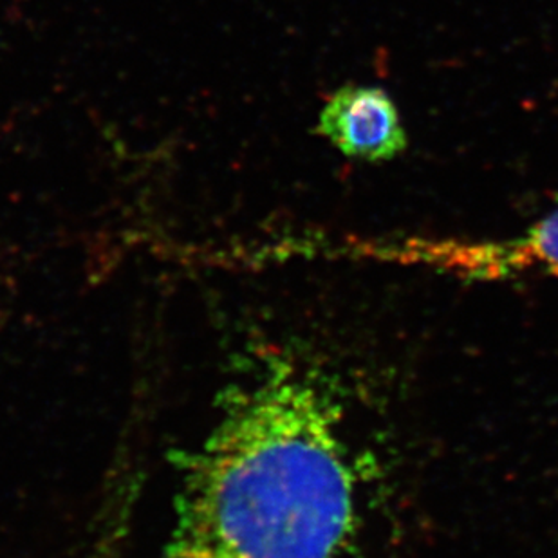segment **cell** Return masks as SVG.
Masks as SVG:
<instances>
[{
	"label": "cell",
	"instance_id": "obj_1",
	"mask_svg": "<svg viewBox=\"0 0 558 558\" xmlns=\"http://www.w3.org/2000/svg\"><path fill=\"white\" fill-rule=\"evenodd\" d=\"M163 558H345L359 526L340 411L280 356L230 385L186 458Z\"/></svg>",
	"mask_w": 558,
	"mask_h": 558
},
{
	"label": "cell",
	"instance_id": "obj_2",
	"mask_svg": "<svg viewBox=\"0 0 558 558\" xmlns=\"http://www.w3.org/2000/svg\"><path fill=\"white\" fill-rule=\"evenodd\" d=\"M349 257L374 263L417 266L463 280L558 279V208L515 238L490 241L464 239H359L345 244Z\"/></svg>",
	"mask_w": 558,
	"mask_h": 558
},
{
	"label": "cell",
	"instance_id": "obj_3",
	"mask_svg": "<svg viewBox=\"0 0 558 558\" xmlns=\"http://www.w3.org/2000/svg\"><path fill=\"white\" fill-rule=\"evenodd\" d=\"M318 132L345 156L387 161L407 148L405 129L390 96L378 87L348 85L322 109Z\"/></svg>",
	"mask_w": 558,
	"mask_h": 558
},
{
	"label": "cell",
	"instance_id": "obj_4",
	"mask_svg": "<svg viewBox=\"0 0 558 558\" xmlns=\"http://www.w3.org/2000/svg\"><path fill=\"white\" fill-rule=\"evenodd\" d=\"M118 532H120V530H118L117 522H114V526L109 530L107 537L101 538L100 548H98V554H96L95 558H114V551H117L118 548Z\"/></svg>",
	"mask_w": 558,
	"mask_h": 558
}]
</instances>
